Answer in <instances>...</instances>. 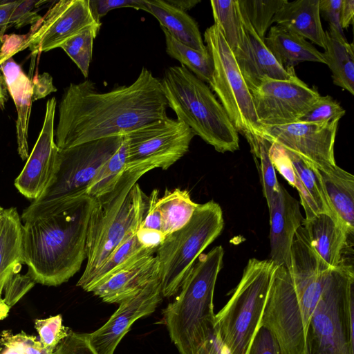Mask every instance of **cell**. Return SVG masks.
Wrapping results in <instances>:
<instances>
[{"instance_id":"1","label":"cell","mask_w":354,"mask_h":354,"mask_svg":"<svg viewBox=\"0 0 354 354\" xmlns=\"http://www.w3.org/2000/svg\"><path fill=\"white\" fill-rule=\"evenodd\" d=\"M160 80L143 67L136 80L107 92L85 80L71 83L59 105L55 144L64 149L127 133L167 116Z\"/></svg>"},{"instance_id":"2","label":"cell","mask_w":354,"mask_h":354,"mask_svg":"<svg viewBox=\"0 0 354 354\" xmlns=\"http://www.w3.org/2000/svg\"><path fill=\"white\" fill-rule=\"evenodd\" d=\"M95 199L86 194L39 207L28 206L21 219L27 274L36 283L57 286L81 268Z\"/></svg>"},{"instance_id":"3","label":"cell","mask_w":354,"mask_h":354,"mask_svg":"<svg viewBox=\"0 0 354 354\" xmlns=\"http://www.w3.org/2000/svg\"><path fill=\"white\" fill-rule=\"evenodd\" d=\"M148 171L126 169L111 192L95 198L87 231L86 268L77 286L84 290L115 249L140 227L149 196L137 181Z\"/></svg>"},{"instance_id":"4","label":"cell","mask_w":354,"mask_h":354,"mask_svg":"<svg viewBox=\"0 0 354 354\" xmlns=\"http://www.w3.org/2000/svg\"><path fill=\"white\" fill-rule=\"evenodd\" d=\"M221 245L201 254L186 274L179 293L163 311L171 341L180 354H194L214 330V288L222 268Z\"/></svg>"},{"instance_id":"5","label":"cell","mask_w":354,"mask_h":354,"mask_svg":"<svg viewBox=\"0 0 354 354\" xmlns=\"http://www.w3.org/2000/svg\"><path fill=\"white\" fill-rule=\"evenodd\" d=\"M168 107L220 153L239 149V133L207 84L183 65L168 67L160 80Z\"/></svg>"},{"instance_id":"6","label":"cell","mask_w":354,"mask_h":354,"mask_svg":"<svg viewBox=\"0 0 354 354\" xmlns=\"http://www.w3.org/2000/svg\"><path fill=\"white\" fill-rule=\"evenodd\" d=\"M354 271L344 262L329 270L307 324L304 354H354Z\"/></svg>"},{"instance_id":"7","label":"cell","mask_w":354,"mask_h":354,"mask_svg":"<svg viewBox=\"0 0 354 354\" xmlns=\"http://www.w3.org/2000/svg\"><path fill=\"white\" fill-rule=\"evenodd\" d=\"M277 266L250 259L230 299L215 315L214 330L231 354H246L262 317Z\"/></svg>"},{"instance_id":"8","label":"cell","mask_w":354,"mask_h":354,"mask_svg":"<svg viewBox=\"0 0 354 354\" xmlns=\"http://www.w3.org/2000/svg\"><path fill=\"white\" fill-rule=\"evenodd\" d=\"M223 226L221 207L211 201L198 204L185 226L165 236L155 254L162 296L170 297L178 292L188 271Z\"/></svg>"},{"instance_id":"9","label":"cell","mask_w":354,"mask_h":354,"mask_svg":"<svg viewBox=\"0 0 354 354\" xmlns=\"http://www.w3.org/2000/svg\"><path fill=\"white\" fill-rule=\"evenodd\" d=\"M204 40L214 66L209 88L217 96L238 133L244 136L251 147L259 140L261 125L251 92L233 52L216 24L206 29Z\"/></svg>"},{"instance_id":"10","label":"cell","mask_w":354,"mask_h":354,"mask_svg":"<svg viewBox=\"0 0 354 354\" xmlns=\"http://www.w3.org/2000/svg\"><path fill=\"white\" fill-rule=\"evenodd\" d=\"M124 136L84 142L59 149L52 178L30 207H39L86 194L100 167L119 149Z\"/></svg>"},{"instance_id":"11","label":"cell","mask_w":354,"mask_h":354,"mask_svg":"<svg viewBox=\"0 0 354 354\" xmlns=\"http://www.w3.org/2000/svg\"><path fill=\"white\" fill-rule=\"evenodd\" d=\"M126 169H169L189 151L195 136L183 122L166 117L124 135ZM125 169V170H126Z\"/></svg>"},{"instance_id":"12","label":"cell","mask_w":354,"mask_h":354,"mask_svg":"<svg viewBox=\"0 0 354 354\" xmlns=\"http://www.w3.org/2000/svg\"><path fill=\"white\" fill-rule=\"evenodd\" d=\"M260 324L275 336L281 354H304L305 328L290 272L274 271Z\"/></svg>"},{"instance_id":"13","label":"cell","mask_w":354,"mask_h":354,"mask_svg":"<svg viewBox=\"0 0 354 354\" xmlns=\"http://www.w3.org/2000/svg\"><path fill=\"white\" fill-rule=\"evenodd\" d=\"M251 94L258 121L265 126L299 122L320 97L296 74L286 80L265 79Z\"/></svg>"},{"instance_id":"14","label":"cell","mask_w":354,"mask_h":354,"mask_svg":"<svg viewBox=\"0 0 354 354\" xmlns=\"http://www.w3.org/2000/svg\"><path fill=\"white\" fill-rule=\"evenodd\" d=\"M339 121L260 125L258 136L297 154L318 170H327L337 165L334 145Z\"/></svg>"},{"instance_id":"15","label":"cell","mask_w":354,"mask_h":354,"mask_svg":"<svg viewBox=\"0 0 354 354\" xmlns=\"http://www.w3.org/2000/svg\"><path fill=\"white\" fill-rule=\"evenodd\" d=\"M91 13L89 0H61L46 15L39 26L25 38L21 50L29 48L32 55L59 46L84 28L99 24Z\"/></svg>"},{"instance_id":"16","label":"cell","mask_w":354,"mask_h":354,"mask_svg":"<svg viewBox=\"0 0 354 354\" xmlns=\"http://www.w3.org/2000/svg\"><path fill=\"white\" fill-rule=\"evenodd\" d=\"M160 277L150 281L134 296L120 304L117 310L99 329L88 333L89 344L97 354H113L131 325L139 318L151 315L162 299Z\"/></svg>"},{"instance_id":"17","label":"cell","mask_w":354,"mask_h":354,"mask_svg":"<svg viewBox=\"0 0 354 354\" xmlns=\"http://www.w3.org/2000/svg\"><path fill=\"white\" fill-rule=\"evenodd\" d=\"M297 297L305 332L308 319L323 291L330 269L319 259L311 248L304 227L297 231L288 268Z\"/></svg>"},{"instance_id":"18","label":"cell","mask_w":354,"mask_h":354,"mask_svg":"<svg viewBox=\"0 0 354 354\" xmlns=\"http://www.w3.org/2000/svg\"><path fill=\"white\" fill-rule=\"evenodd\" d=\"M56 104L54 97L47 101L41 130L24 167L15 180L19 192L33 201L42 194L55 168L59 151L54 131Z\"/></svg>"},{"instance_id":"19","label":"cell","mask_w":354,"mask_h":354,"mask_svg":"<svg viewBox=\"0 0 354 354\" xmlns=\"http://www.w3.org/2000/svg\"><path fill=\"white\" fill-rule=\"evenodd\" d=\"M245 30L242 45L234 52L239 70L250 91L265 79L286 80L295 73V68L286 70L274 58L241 12Z\"/></svg>"},{"instance_id":"20","label":"cell","mask_w":354,"mask_h":354,"mask_svg":"<svg viewBox=\"0 0 354 354\" xmlns=\"http://www.w3.org/2000/svg\"><path fill=\"white\" fill-rule=\"evenodd\" d=\"M156 254L142 256L109 276L91 292L108 304H120L160 277Z\"/></svg>"},{"instance_id":"21","label":"cell","mask_w":354,"mask_h":354,"mask_svg":"<svg viewBox=\"0 0 354 354\" xmlns=\"http://www.w3.org/2000/svg\"><path fill=\"white\" fill-rule=\"evenodd\" d=\"M269 212L270 260L276 266L288 268L294 236L304 221L299 201L280 185L279 193Z\"/></svg>"},{"instance_id":"22","label":"cell","mask_w":354,"mask_h":354,"mask_svg":"<svg viewBox=\"0 0 354 354\" xmlns=\"http://www.w3.org/2000/svg\"><path fill=\"white\" fill-rule=\"evenodd\" d=\"M310 245L319 259L328 268L348 261L350 234L332 216L319 213L303 223Z\"/></svg>"},{"instance_id":"23","label":"cell","mask_w":354,"mask_h":354,"mask_svg":"<svg viewBox=\"0 0 354 354\" xmlns=\"http://www.w3.org/2000/svg\"><path fill=\"white\" fill-rule=\"evenodd\" d=\"M7 89L15 102L17 110V151L20 158L27 160L29 156L28 144V124L32 102V82L21 67L12 57L6 60L1 66Z\"/></svg>"},{"instance_id":"24","label":"cell","mask_w":354,"mask_h":354,"mask_svg":"<svg viewBox=\"0 0 354 354\" xmlns=\"http://www.w3.org/2000/svg\"><path fill=\"white\" fill-rule=\"evenodd\" d=\"M272 22L324 49L326 38L321 22L319 0H286L274 15Z\"/></svg>"},{"instance_id":"25","label":"cell","mask_w":354,"mask_h":354,"mask_svg":"<svg viewBox=\"0 0 354 354\" xmlns=\"http://www.w3.org/2000/svg\"><path fill=\"white\" fill-rule=\"evenodd\" d=\"M264 43L277 61L286 69L304 62L326 64L322 53L301 36L281 26H272Z\"/></svg>"},{"instance_id":"26","label":"cell","mask_w":354,"mask_h":354,"mask_svg":"<svg viewBox=\"0 0 354 354\" xmlns=\"http://www.w3.org/2000/svg\"><path fill=\"white\" fill-rule=\"evenodd\" d=\"M147 12L152 15L171 36L201 53H207L196 21L166 0H145Z\"/></svg>"},{"instance_id":"27","label":"cell","mask_w":354,"mask_h":354,"mask_svg":"<svg viewBox=\"0 0 354 354\" xmlns=\"http://www.w3.org/2000/svg\"><path fill=\"white\" fill-rule=\"evenodd\" d=\"M23 263L21 218L15 207L3 209L0 227V313L6 282L12 273L21 270Z\"/></svg>"},{"instance_id":"28","label":"cell","mask_w":354,"mask_h":354,"mask_svg":"<svg viewBox=\"0 0 354 354\" xmlns=\"http://www.w3.org/2000/svg\"><path fill=\"white\" fill-rule=\"evenodd\" d=\"M333 212L351 234L354 232V176L337 165L319 170Z\"/></svg>"},{"instance_id":"29","label":"cell","mask_w":354,"mask_h":354,"mask_svg":"<svg viewBox=\"0 0 354 354\" xmlns=\"http://www.w3.org/2000/svg\"><path fill=\"white\" fill-rule=\"evenodd\" d=\"M325 48L322 53L326 64L332 73L336 86L354 95L353 45L349 44L344 34L329 27L325 31Z\"/></svg>"},{"instance_id":"30","label":"cell","mask_w":354,"mask_h":354,"mask_svg":"<svg viewBox=\"0 0 354 354\" xmlns=\"http://www.w3.org/2000/svg\"><path fill=\"white\" fill-rule=\"evenodd\" d=\"M198 203L186 189L167 190L157 201L162 219V232L166 236L185 226L191 219Z\"/></svg>"},{"instance_id":"31","label":"cell","mask_w":354,"mask_h":354,"mask_svg":"<svg viewBox=\"0 0 354 354\" xmlns=\"http://www.w3.org/2000/svg\"><path fill=\"white\" fill-rule=\"evenodd\" d=\"M210 4L214 24L232 51L235 52L242 45L245 36L238 0H212Z\"/></svg>"},{"instance_id":"32","label":"cell","mask_w":354,"mask_h":354,"mask_svg":"<svg viewBox=\"0 0 354 354\" xmlns=\"http://www.w3.org/2000/svg\"><path fill=\"white\" fill-rule=\"evenodd\" d=\"M136 233L130 235L115 249L95 272L84 290L91 292L94 286L133 260L144 255L156 254V250L142 246Z\"/></svg>"},{"instance_id":"33","label":"cell","mask_w":354,"mask_h":354,"mask_svg":"<svg viewBox=\"0 0 354 354\" xmlns=\"http://www.w3.org/2000/svg\"><path fill=\"white\" fill-rule=\"evenodd\" d=\"M161 29L165 35L167 53L178 60L198 78L209 84L214 69L209 53L196 50L174 39L164 28Z\"/></svg>"},{"instance_id":"34","label":"cell","mask_w":354,"mask_h":354,"mask_svg":"<svg viewBox=\"0 0 354 354\" xmlns=\"http://www.w3.org/2000/svg\"><path fill=\"white\" fill-rule=\"evenodd\" d=\"M285 150L303 187L314 202L319 212L328 214L339 222L330 204L318 169L297 154L287 149Z\"/></svg>"},{"instance_id":"35","label":"cell","mask_w":354,"mask_h":354,"mask_svg":"<svg viewBox=\"0 0 354 354\" xmlns=\"http://www.w3.org/2000/svg\"><path fill=\"white\" fill-rule=\"evenodd\" d=\"M127 145L124 136L120 147L98 169L89 183L86 194L97 198L111 192L126 169Z\"/></svg>"},{"instance_id":"36","label":"cell","mask_w":354,"mask_h":354,"mask_svg":"<svg viewBox=\"0 0 354 354\" xmlns=\"http://www.w3.org/2000/svg\"><path fill=\"white\" fill-rule=\"evenodd\" d=\"M269 155L274 169L291 186L297 189L299 195L300 203L304 209L305 219L310 218L319 214L314 202L303 187L285 149L277 144L271 143Z\"/></svg>"},{"instance_id":"37","label":"cell","mask_w":354,"mask_h":354,"mask_svg":"<svg viewBox=\"0 0 354 354\" xmlns=\"http://www.w3.org/2000/svg\"><path fill=\"white\" fill-rule=\"evenodd\" d=\"M100 26L101 24L88 26L71 37L59 46L76 64L84 77L88 75L93 41Z\"/></svg>"},{"instance_id":"38","label":"cell","mask_w":354,"mask_h":354,"mask_svg":"<svg viewBox=\"0 0 354 354\" xmlns=\"http://www.w3.org/2000/svg\"><path fill=\"white\" fill-rule=\"evenodd\" d=\"M286 0H238L241 11L259 37L264 40L272 19Z\"/></svg>"},{"instance_id":"39","label":"cell","mask_w":354,"mask_h":354,"mask_svg":"<svg viewBox=\"0 0 354 354\" xmlns=\"http://www.w3.org/2000/svg\"><path fill=\"white\" fill-rule=\"evenodd\" d=\"M270 145V142L259 137L257 146L251 149L258 168L263 193L266 199L268 209L273 205L280 189L275 169L269 155Z\"/></svg>"},{"instance_id":"40","label":"cell","mask_w":354,"mask_h":354,"mask_svg":"<svg viewBox=\"0 0 354 354\" xmlns=\"http://www.w3.org/2000/svg\"><path fill=\"white\" fill-rule=\"evenodd\" d=\"M35 328L39 334V342L45 347L53 351L71 331L63 325L61 315L35 319Z\"/></svg>"},{"instance_id":"41","label":"cell","mask_w":354,"mask_h":354,"mask_svg":"<svg viewBox=\"0 0 354 354\" xmlns=\"http://www.w3.org/2000/svg\"><path fill=\"white\" fill-rule=\"evenodd\" d=\"M346 111L330 95L321 96L299 122L320 123L339 120Z\"/></svg>"},{"instance_id":"42","label":"cell","mask_w":354,"mask_h":354,"mask_svg":"<svg viewBox=\"0 0 354 354\" xmlns=\"http://www.w3.org/2000/svg\"><path fill=\"white\" fill-rule=\"evenodd\" d=\"M15 271L10 274L6 282L2 300L1 318L6 316L7 313L18 302L35 284L29 275L21 274Z\"/></svg>"},{"instance_id":"43","label":"cell","mask_w":354,"mask_h":354,"mask_svg":"<svg viewBox=\"0 0 354 354\" xmlns=\"http://www.w3.org/2000/svg\"><path fill=\"white\" fill-rule=\"evenodd\" d=\"M1 338L13 344L22 354H53L55 351L45 347L35 336L24 331L14 335L10 330H3Z\"/></svg>"},{"instance_id":"44","label":"cell","mask_w":354,"mask_h":354,"mask_svg":"<svg viewBox=\"0 0 354 354\" xmlns=\"http://www.w3.org/2000/svg\"><path fill=\"white\" fill-rule=\"evenodd\" d=\"M246 354H281L279 344L272 331L259 324Z\"/></svg>"},{"instance_id":"45","label":"cell","mask_w":354,"mask_h":354,"mask_svg":"<svg viewBox=\"0 0 354 354\" xmlns=\"http://www.w3.org/2000/svg\"><path fill=\"white\" fill-rule=\"evenodd\" d=\"M89 6L93 17L97 22L109 11L120 8H133L147 12L145 0H89Z\"/></svg>"},{"instance_id":"46","label":"cell","mask_w":354,"mask_h":354,"mask_svg":"<svg viewBox=\"0 0 354 354\" xmlns=\"http://www.w3.org/2000/svg\"><path fill=\"white\" fill-rule=\"evenodd\" d=\"M53 354H97L89 344L88 333L72 330L57 345Z\"/></svg>"},{"instance_id":"47","label":"cell","mask_w":354,"mask_h":354,"mask_svg":"<svg viewBox=\"0 0 354 354\" xmlns=\"http://www.w3.org/2000/svg\"><path fill=\"white\" fill-rule=\"evenodd\" d=\"M39 1H18L17 5L10 18V24L19 28L40 19V16L31 10Z\"/></svg>"},{"instance_id":"48","label":"cell","mask_w":354,"mask_h":354,"mask_svg":"<svg viewBox=\"0 0 354 354\" xmlns=\"http://www.w3.org/2000/svg\"><path fill=\"white\" fill-rule=\"evenodd\" d=\"M159 191L153 189L149 196L148 207L140 227L162 231V219L160 210L157 206Z\"/></svg>"},{"instance_id":"49","label":"cell","mask_w":354,"mask_h":354,"mask_svg":"<svg viewBox=\"0 0 354 354\" xmlns=\"http://www.w3.org/2000/svg\"><path fill=\"white\" fill-rule=\"evenodd\" d=\"M342 0H319V11L329 24V27L344 34L340 26L339 17Z\"/></svg>"},{"instance_id":"50","label":"cell","mask_w":354,"mask_h":354,"mask_svg":"<svg viewBox=\"0 0 354 354\" xmlns=\"http://www.w3.org/2000/svg\"><path fill=\"white\" fill-rule=\"evenodd\" d=\"M31 82L32 102L41 99L57 91V88L53 85V78L48 73L37 75Z\"/></svg>"},{"instance_id":"51","label":"cell","mask_w":354,"mask_h":354,"mask_svg":"<svg viewBox=\"0 0 354 354\" xmlns=\"http://www.w3.org/2000/svg\"><path fill=\"white\" fill-rule=\"evenodd\" d=\"M136 237L142 247L148 249H155L160 245L165 236L160 230L139 227L137 230Z\"/></svg>"},{"instance_id":"52","label":"cell","mask_w":354,"mask_h":354,"mask_svg":"<svg viewBox=\"0 0 354 354\" xmlns=\"http://www.w3.org/2000/svg\"><path fill=\"white\" fill-rule=\"evenodd\" d=\"M194 354H231L214 330Z\"/></svg>"},{"instance_id":"53","label":"cell","mask_w":354,"mask_h":354,"mask_svg":"<svg viewBox=\"0 0 354 354\" xmlns=\"http://www.w3.org/2000/svg\"><path fill=\"white\" fill-rule=\"evenodd\" d=\"M354 16V1L342 0L339 22L341 28L346 29L353 24Z\"/></svg>"},{"instance_id":"54","label":"cell","mask_w":354,"mask_h":354,"mask_svg":"<svg viewBox=\"0 0 354 354\" xmlns=\"http://www.w3.org/2000/svg\"><path fill=\"white\" fill-rule=\"evenodd\" d=\"M18 1L0 2V27L8 26Z\"/></svg>"},{"instance_id":"55","label":"cell","mask_w":354,"mask_h":354,"mask_svg":"<svg viewBox=\"0 0 354 354\" xmlns=\"http://www.w3.org/2000/svg\"><path fill=\"white\" fill-rule=\"evenodd\" d=\"M169 4L185 12L191 10L201 2L198 0H166Z\"/></svg>"},{"instance_id":"56","label":"cell","mask_w":354,"mask_h":354,"mask_svg":"<svg viewBox=\"0 0 354 354\" xmlns=\"http://www.w3.org/2000/svg\"><path fill=\"white\" fill-rule=\"evenodd\" d=\"M6 88L3 75L0 73V108H3L5 101H6Z\"/></svg>"},{"instance_id":"57","label":"cell","mask_w":354,"mask_h":354,"mask_svg":"<svg viewBox=\"0 0 354 354\" xmlns=\"http://www.w3.org/2000/svg\"><path fill=\"white\" fill-rule=\"evenodd\" d=\"M19 50L16 49H12V50H8L6 48V50L2 48V50H0V66L8 59L12 57L13 55L18 53Z\"/></svg>"},{"instance_id":"58","label":"cell","mask_w":354,"mask_h":354,"mask_svg":"<svg viewBox=\"0 0 354 354\" xmlns=\"http://www.w3.org/2000/svg\"><path fill=\"white\" fill-rule=\"evenodd\" d=\"M3 210V208L0 206V227H1Z\"/></svg>"},{"instance_id":"59","label":"cell","mask_w":354,"mask_h":354,"mask_svg":"<svg viewBox=\"0 0 354 354\" xmlns=\"http://www.w3.org/2000/svg\"><path fill=\"white\" fill-rule=\"evenodd\" d=\"M1 349H2V347H1V346L0 344V352H1Z\"/></svg>"},{"instance_id":"60","label":"cell","mask_w":354,"mask_h":354,"mask_svg":"<svg viewBox=\"0 0 354 354\" xmlns=\"http://www.w3.org/2000/svg\"><path fill=\"white\" fill-rule=\"evenodd\" d=\"M0 2H1V1H0Z\"/></svg>"}]
</instances>
